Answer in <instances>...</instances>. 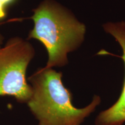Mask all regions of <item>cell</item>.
Returning <instances> with one entry per match:
<instances>
[{
	"label": "cell",
	"mask_w": 125,
	"mask_h": 125,
	"mask_svg": "<svg viewBox=\"0 0 125 125\" xmlns=\"http://www.w3.org/2000/svg\"><path fill=\"white\" fill-rule=\"evenodd\" d=\"M62 77V72L43 67L28 78L32 95L27 104L38 125H81L101 103L100 97L94 95L85 107H75Z\"/></svg>",
	"instance_id": "6da1fadb"
},
{
	"label": "cell",
	"mask_w": 125,
	"mask_h": 125,
	"mask_svg": "<svg viewBox=\"0 0 125 125\" xmlns=\"http://www.w3.org/2000/svg\"><path fill=\"white\" fill-rule=\"evenodd\" d=\"M32 12L34 25L28 40H38L46 48L48 60L45 67L68 64V54L78 49L85 40V24L55 0H43Z\"/></svg>",
	"instance_id": "7a4b0ae2"
},
{
	"label": "cell",
	"mask_w": 125,
	"mask_h": 125,
	"mask_svg": "<svg viewBox=\"0 0 125 125\" xmlns=\"http://www.w3.org/2000/svg\"><path fill=\"white\" fill-rule=\"evenodd\" d=\"M33 45L27 40L14 37L0 47V96H12L27 104L32 95L26 72L35 56Z\"/></svg>",
	"instance_id": "3957f363"
},
{
	"label": "cell",
	"mask_w": 125,
	"mask_h": 125,
	"mask_svg": "<svg viewBox=\"0 0 125 125\" xmlns=\"http://www.w3.org/2000/svg\"><path fill=\"white\" fill-rule=\"evenodd\" d=\"M104 30L114 37L122 49V56L114 55L104 51L107 54L120 57L124 62L125 70V21L107 22L103 25ZM125 122V74L122 90L118 99L108 108L98 114L95 125H123Z\"/></svg>",
	"instance_id": "277c9868"
},
{
	"label": "cell",
	"mask_w": 125,
	"mask_h": 125,
	"mask_svg": "<svg viewBox=\"0 0 125 125\" xmlns=\"http://www.w3.org/2000/svg\"><path fill=\"white\" fill-rule=\"evenodd\" d=\"M7 7L0 1V20L4 19L7 16Z\"/></svg>",
	"instance_id": "5b68a950"
},
{
	"label": "cell",
	"mask_w": 125,
	"mask_h": 125,
	"mask_svg": "<svg viewBox=\"0 0 125 125\" xmlns=\"http://www.w3.org/2000/svg\"><path fill=\"white\" fill-rule=\"evenodd\" d=\"M0 1L4 4L6 7L9 5L13 4V2H15L16 0H0Z\"/></svg>",
	"instance_id": "8992f818"
},
{
	"label": "cell",
	"mask_w": 125,
	"mask_h": 125,
	"mask_svg": "<svg viewBox=\"0 0 125 125\" xmlns=\"http://www.w3.org/2000/svg\"><path fill=\"white\" fill-rule=\"evenodd\" d=\"M3 41H4V36L2 35V34L0 32V47L2 46Z\"/></svg>",
	"instance_id": "52a82bcc"
}]
</instances>
